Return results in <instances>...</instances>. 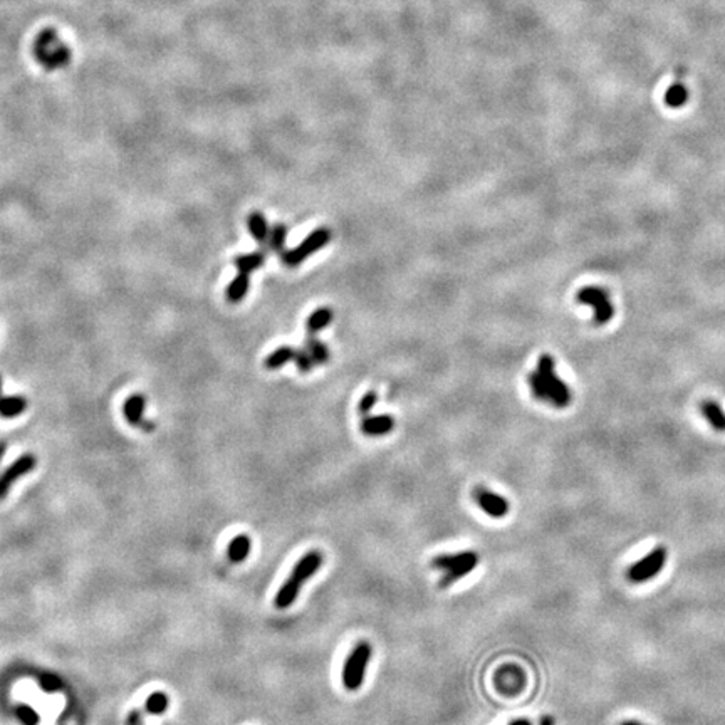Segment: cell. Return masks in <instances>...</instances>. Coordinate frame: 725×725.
I'll return each mask as SVG.
<instances>
[{"label":"cell","mask_w":725,"mask_h":725,"mask_svg":"<svg viewBox=\"0 0 725 725\" xmlns=\"http://www.w3.org/2000/svg\"><path fill=\"white\" fill-rule=\"evenodd\" d=\"M556 361L551 354H542L537 370L529 375L532 394L537 400L549 402L556 408H566L571 403L570 386L556 375Z\"/></svg>","instance_id":"1"},{"label":"cell","mask_w":725,"mask_h":725,"mask_svg":"<svg viewBox=\"0 0 725 725\" xmlns=\"http://www.w3.org/2000/svg\"><path fill=\"white\" fill-rule=\"evenodd\" d=\"M323 561V553L318 549H312L309 553L304 554L302 558L294 564L289 577L285 579V583L281 586V589L277 591L274 598V605L277 610H288V608L294 605V601L299 598V593H301V588L321 570Z\"/></svg>","instance_id":"2"},{"label":"cell","mask_w":725,"mask_h":725,"mask_svg":"<svg viewBox=\"0 0 725 725\" xmlns=\"http://www.w3.org/2000/svg\"><path fill=\"white\" fill-rule=\"evenodd\" d=\"M32 52L34 58L46 71H58V69L66 68L71 63V47L51 27L37 34Z\"/></svg>","instance_id":"3"},{"label":"cell","mask_w":725,"mask_h":725,"mask_svg":"<svg viewBox=\"0 0 725 725\" xmlns=\"http://www.w3.org/2000/svg\"><path fill=\"white\" fill-rule=\"evenodd\" d=\"M371 645L370 641H358L354 648L346 657L345 667H342V685L349 692H356L361 688L364 679H366V668L371 660Z\"/></svg>","instance_id":"4"},{"label":"cell","mask_w":725,"mask_h":725,"mask_svg":"<svg viewBox=\"0 0 725 725\" xmlns=\"http://www.w3.org/2000/svg\"><path fill=\"white\" fill-rule=\"evenodd\" d=\"M667 558L668 553L665 546H658V548H655L650 554H646L645 558H641L640 561H636L628 567L627 579L629 583L635 584L646 583V581L653 579L655 576L663 571V567H665L667 564Z\"/></svg>","instance_id":"5"},{"label":"cell","mask_w":725,"mask_h":725,"mask_svg":"<svg viewBox=\"0 0 725 725\" xmlns=\"http://www.w3.org/2000/svg\"><path fill=\"white\" fill-rule=\"evenodd\" d=\"M329 240H331V232H329V229L321 227L304 238L301 245H297L296 249L285 250L284 254H281V257L284 260L285 266L296 267L302 260H306L309 255L314 254V252H318L319 249L328 245Z\"/></svg>","instance_id":"6"},{"label":"cell","mask_w":725,"mask_h":725,"mask_svg":"<svg viewBox=\"0 0 725 725\" xmlns=\"http://www.w3.org/2000/svg\"><path fill=\"white\" fill-rule=\"evenodd\" d=\"M576 301L586 306H591L594 309V324L603 326L610 323L615 316L613 304H611L608 293L601 288H584L577 293Z\"/></svg>","instance_id":"7"},{"label":"cell","mask_w":725,"mask_h":725,"mask_svg":"<svg viewBox=\"0 0 725 725\" xmlns=\"http://www.w3.org/2000/svg\"><path fill=\"white\" fill-rule=\"evenodd\" d=\"M474 499L477 506H479L489 518L502 519L509 514V502H507L501 494L492 492V490L485 487H475Z\"/></svg>","instance_id":"8"},{"label":"cell","mask_w":725,"mask_h":725,"mask_svg":"<svg viewBox=\"0 0 725 725\" xmlns=\"http://www.w3.org/2000/svg\"><path fill=\"white\" fill-rule=\"evenodd\" d=\"M36 466H37L36 457H34L32 454H24V455H20V457L17 458L11 467H7V470H4V474L0 475V501L6 499L11 485L14 484L19 477L32 472L34 468H36Z\"/></svg>","instance_id":"9"},{"label":"cell","mask_w":725,"mask_h":725,"mask_svg":"<svg viewBox=\"0 0 725 725\" xmlns=\"http://www.w3.org/2000/svg\"><path fill=\"white\" fill-rule=\"evenodd\" d=\"M145 408H146V398L140 393H134V394H131V397L126 398V402L123 405V413H124L126 422H128L129 425L141 428L143 432L150 433L155 430V423L146 422V420L143 418Z\"/></svg>","instance_id":"10"},{"label":"cell","mask_w":725,"mask_h":725,"mask_svg":"<svg viewBox=\"0 0 725 725\" xmlns=\"http://www.w3.org/2000/svg\"><path fill=\"white\" fill-rule=\"evenodd\" d=\"M468 564H474V566L479 564V554L474 553V551H462V553L455 554H440L432 559L433 570L444 572L457 570V567L462 566H468Z\"/></svg>","instance_id":"11"},{"label":"cell","mask_w":725,"mask_h":725,"mask_svg":"<svg viewBox=\"0 0 725 725\" xmlns=\"http://www.w3.org/2000/svg\"><path fill=\"white\" fill-rule=\"evenodd\" d=\"M497 688L506 695H514L524 687V675L518 667H503L496 676Z\"/></svg>","instance_id":"12"},{"label":"cell","mask_w":725,"mask_h":725,"mask_svg":"<svg viewBox=\"0 0 725 725\" xmlns=\"http://www.w3.org/2000/svg\"><path fill=\"white\" fill-rule=\"evenodd\" d=\"M394 427V420L392 415H378V416H364L361 422V432L368 437H383L390 433Z\"/></svg>","instance_id":"13"},{"label":"cell","mask_w":725,"mask_h":725,"mask_svg":"<svg viewBox=\"0 0 725 725\" xmlns=\"http://www.w3.org/2000/svg\"><path fill=\"white\" fill-rule=\"evenodd\" d=\"M29 402L20 394L14 397H4L2 394V378H0V416L2 418H15L27 410Z\"/></svg>","instance_id":"14"},{"label":"cell","mask_w":725,"mask_h":725,"mask_svg":"<svg viewBox=\"0 0 725 725\" xmlns=\"http://www.w3.org/2000/svg\"><path fill=\"white\" fill-rule=\"evenodd\" d=\"M250 549H252L250 537L247 536V534H238V536H236L232 541H230V544L227 548V558L236 564L244 563L245 559L249 558Z\"/></svg>","instance_id":"15"},{"label":"cell","mask_w":725,"mask_h":725,"mask_svg":"<svg viewBox=\"0 0 725 725\" xmlns=\"http://www.w3.org/2000/svg\"><path fill=\"white\" fill-rule=\"evenodd\" d=\"M700 410H702L703 416H705V420L712 425V427L717 430V432H725V413L722 411V408L719 406L717 402H712V400L702 402Z\"/></svg>","instance_id":"16"},{"label":"cell","mask_w":725,"mask_h":725,"mask_svg":"<svg viewBox=\"0 0 725 725\" xmlns=\"http://www.w3.org/2000/svg\"><path fill=\"white\" fill-rule=\"evenodd\" d=\"M247 224H249V230H250L252 237H254L257 242H260V244H267L269 232H271V230H269L266 217L260 214V212H252V214L249 215V220H247Z\"/></svg>","instance_id":"17"},{"label":"cell","mask_w":725,"mask_h":725,"mask_svg":"<svg viewBox=\"0 0 725 725\" xmlns=\"http://www.w3.org/2000/svg\"><path fill=\"white\" fill-rule=\"evenodd\" d=\"M247 290H249V274L238 272L236 279L229 284L225 296H227L229 302H240L245 297Z\"/></svg>","instance_id":"18"},{"label":"cell","mask_w":725,"mask_h":725,"mask_svg":"<svg viewBox=\"0 0 725 725\" xmlns=\"http://www.w3.org/2000/svg\"><path fill=\"white\" fill-rule=\"evenodd\" d=\"M333 321V311L331 307H319L307 318L306 328L311 334H316L323 331L324 328H328L329 323Z\"/></svg>","instance_id":"19"},{"label":"cell","mask_w":725,"mask_h":725,"mask_svg":"<svg viewBox=\"0 0 725 725\" xmlns=\"http://www.w3.org/2000/svg\"><path fill=\"white\" fill-rule=\"evenodd\" d=\"M264 259H266L264 250H257V252H250V254H245V255H238L233 262H236L238 272L250 274V272H254L255 269H259L260 266H262Z\"/></svg>","instance_id":"20"},{"label":"cell","mask_w":725,"mask_h":725,"mask_svg":"<svg viewBox=\"0 0 725 725\" xmlns=\"http://www.w3.org/2000/svg\"><path fill=\"white\" fill-rule=\"evenodd\" d=\"M294 354H296V349H293L290 346H281L277 348L271 356H267L266 361H264V366L267 370H277V368H282L284 364H288L290 359H294Z\"/></svg>","instance_id":"21"},{"label":"cell","mask_w":725,"mask_h":725,"mask_svg":"<svg viewBox=\"0 0 725 725\" xmlns=\"http://www.w3.org/2000/svg\"><path fill=\"white\" fill-rule=\"evenodd\" d=\"M285 237H288V227L282 224H277L271 229L267 238V249L277 252V254H284L285 252Z\"/></svg>","instance_id":"22"},{"label":"cell","mask_w":725,"mask_h":725,"mask_svg":"<svg viewBox=\"0 0 725 725\" xmlns=\"http://www.w3.org/2000/svg\"><path fill=\"white\" fill-rule=\"evenodd\" d=\"M306 349H307V353L312 356V359H314L316 364L328 363L329 349H328V346L324 345V342H321V341L316 340V338L309 336V338H307V341H306Z\"/></svg>","instance_id":"23"},{"label":"cell","mask_w":725,"mask_h":725,"mask_svg":"<svg viewBox=\"0 0 725 725\" xmlns=\"http://www.w3.org/2000/svg\"><path fill=\"white\" fill-rule=\"evenodd\" d=\"M145 707H146V710H148L150 714H153V715L163 714V712L168 709V697H167V693H163V692L151 693V695L148 697V700H146V703H145Z\"/></svg>","instance_id":"24"},{"label":"cell","mask_w":725,"mask_h":725,"mask_svg":"<svg viewBox=\"0 0 725 725\" xmlns=\"http://www.w3.org/2000/svg\"><path fill=\"white\" fill-rule=\"evenodd\" d=\"M475 567L477 566H472V564H468V566H462V567H457V570H451V571L444 572V576H442V579H440V588H449V586H451L454 583H457V581L462 579L463 576L470 575V572L474 571Z\"/></svg>","instance_id":"25"},{"label":"cell","mask_w":725,"mask_h":725,"mask_svg":"<svg viewBox=\"0 0 725 725\" xmlns=\"http://www.w3.org/2000/svg\"><path fill=\"white\" fill-rule=\"evenodd\" d=\"M39 684H41V688L47 693L59 692V690H63L64 687V681L60 680V676L54 674H41V676H39Z\"/></svg>","instance_id":"26"},{"label":"cell","mask_w":725,"mask_h":725,"mask_svg":"<svg viewBox=\"0 0 725 725\" xmlns=\"http://www.w3.org/2000/svg\"><path fill=\"white\" fill-rule=\"evenodd\" d=\"M294 361H296V366L299 368V371L302 373H307L312 370V366H314V359H312V356L307 353V349H296V354H294Z\"/></svg>","instance_id":"27"},{"label":"cell","mask_w":725,"mask_h":725,"mask_svg":"<svg viewBox=\"0 0 725 725\" xmlns=\"http://www.w3.org/2000/svg\"><path fill=\"white\" fill-rule=\"evenodd\" d=\"M15 715H17V717H19V720L24 725H37V722H39L37 712L34 710V709H30V707H27V705H19V707H17Z\"/></svg>","instance_id":"28"},{"label":"cell","mask_w":725,"mask_h":725,"mask_svg":"<svg viewBox=\"0 0 725 725\" xmlns=\"http://www.w3.org/2000/svg\"><path fill=\"white\" fill-rule=\"evenodd\" d=\"M378 400V394L376 392H368L364 397L359 400V405H358V411L361 415H366L370 413V410L373 406H375V403Z\"/></svg>","instance_id":"29"},{"label":"cell","mask_w":725,"mask_h":725,"mask_svg":"<svg viewBox=\"0 0 725 725\" xmlns=\"http://www.w3.org/2000/svg\"><path fill=\"white\" fill-rule=\"evenodd\" d=\"M138 722H140V712L133 710L128 717V725H136Z\"/></svg>","instance_id":"30"},{"label":"cell","mask_w":725,"mask_h":725,"mask_svg":"<svg viewBox=\"0 0 725 725\" xmlns=\"http://www.w3.org/2000/svg\"><path fill=\"white\" fill-rule=\"evenodd\" d=\"M539 725H554V719L551 717V715H546V717L541 719Z\"/></svg>","instance_id":"31"},{"label":"cell","mask_w":725,"mask_h":725,"mask_svg":"<svg viewBox=\"0 0 725 725\" xmlns=\"http://www.w3.org/2000/svg\"><path fill=\"white\" fill-rule=\"evenodd\" d=\"M509 725H532V724L529 722L527 719H518V720H514V722H511Z\"/></svg>","instance_id":"32"},{"label":"cell","mask_w":725,"mask_h":725,"mask_svg":"<svg viewBox=\"0 0 725 725\" xmlns=\"http://www.w3.org/2000/svg\"><path fill=\"white\" fill-rule=\"evenodd\" d=\"M6 449H7L6 442H0V462H2L4 455H6Z\"/></svg>","instance_id":"33"},{"label":"cell","mask_w":725,"mask_h":725,"mask_svg":"<svg viewBox=\"0 0 725 725\" xmlns=\"http://www.w3.org/2000/svg\"><path fill=\"white\" fill-rule=\"evenodd\" d=\"M622 725H643L640 722H636V720H624V722Z\"/></svg>","instance_id":"34"}]
</instances>
